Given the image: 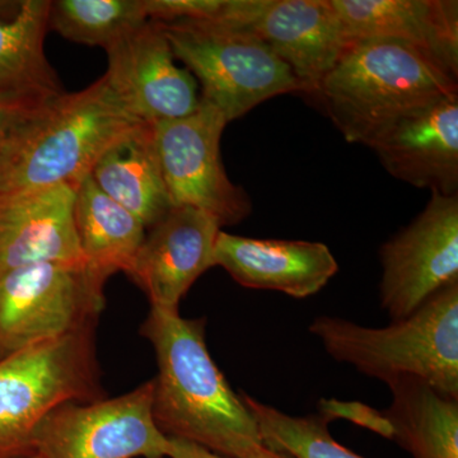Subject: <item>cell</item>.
<instances>
[{
    "label": "cell",
    "instance_id": "2e32d148",
    "mask_svg": "<svg viewBox=\"0 0 458 458\" xmlns=\"http://www.w3.org/2000/svg\"><path fill=\"white\" fill-rule=\"evenodd\" d=\"M372 149L397 180L457 195L458 93L401 120Z\"/></svg>",
    "mask_w": 458,
    "mask_h": 458
},
{
    "label": "cell",
    "instance_id": "5b68a950",
    "mask_svg": "<svg viewBox=\"0 0 458 458\" xmlns=\"http://www.w3.org/2000/svg\"><path fill=\"white\" fill-rule=\"evenodd\" d=\"M96 325L0 360V458L32 454V436L51 410L69 401L104 400Z\"/></svg>",
    "mask_w": 458,
    "mask_h": 458
},
{
    "label": "cell",
    "instance_id": "7402d4cb",
    "mask_svg": "<svg viewBox=\"0 0 458 458\" xmlns=\"http://www.w3.org/2000/svg\"><path fill=\"white\" fill-rule=\"evenodd\" d=\"M147 21L143 0H56L49 12V29L105 50Z\"/></svg>",
    "mask_w": 458,
    "mask_h": 458
},
{
    "label": "cell",
    "instance_id": "484cf974",
    "mask_svg": "<svg viewBox=\"0 0 458 458\" xmlns=\"http://www.w3.org/2000/svg\"><path fill=\"white\" fill-rule=\"evenodd\" d=\"M168 458H225L182 439L170 438Z\"/></svg>",
    "mask_w": 458,
    "mask_h": 458
},
{
    "label": "cell",
    "instance_id": "e0dca14e",
    "mask_svg": "<svg viewBox=\"0 0 458 458\" xmlns=\"http://www.w3.org/2000/svg\"><path fill=\"white\" fill-rule=\"evenodd\" d=\"M74 203L71 185L0 199V276L42 262L84 260Z\"/></svg>",
    "mask_w": 458,
    "mask_h": 458
},
{
    "label": "cell",
    "instance_id": "9a60e30c",
    "mask_svg": "<svg viewBox=\"0 0 458 458\" xmlns=\"http://www.w3.org/2000/svg\"><path fill=\"white\" fill-rule=\"evenodd\" d=\"M349 40L405 42L458 77L456 0H331Z\"/></svg>",
    "mask_w": 458,
    "mask_h": 458
},
{
    "label": "cell",
    "instance_id": "ac0fdd59",
    "mask_svg": "<svg viewBox=\"0 0 458 458\" xmlns=\"http://www.w3.org/2000/svg\"><path fill=\"white\" fill-rule=\"evenodd\" d=\"M101 191L150 229L172 209L157 156L153 126H137L102 153L90 171Z\"/></svg>",
    "mask_w": 458,
    "mask_h": 458
},
{
    "label": "cell",
    "instance_id": "277c9868",
    "mask_svg": "<svg viewBox=\"0 0 458 458\" xmlns=\"http://www.w3.org/2000/svg\"><path fill=\"white\" fill-rule=\"evenodd\" d=\"M310 333L331 358L363 375L385 384L394 377H417L443 396L458 400V282L388 327H366L319 316Z\"/></svg>",
    "mask_w": 458,
    "mask_h": 458
},
{
    "label": "cell",
    "instance_id": "83f0119b",
    "mask_svg": "<svg viewBox=\"0 0 458 458\" xmlns=\"http://www.w3.org/2000/svg\"><path fill=\"white\" fill-rule=\"evenodd\" d=\"M20 458H42L40 454H30L27 456L20 457Z\"/></svg>",
    "mask_w": 458,
    "mask_h": 458
},
{
    "label": "cell",
    "instance_id": "d4e9b609",
    "mask_svg": "<svg viewBox=\"0 0 458 458\" xmlns=\"http://www.w3.org/2000/svg\"><path fill=\"white\" fill-rule=\"evenodd\" d=\"M318 414L330 419H345L355 426L372 430L386 439H393L394 428L386 418L384 411H379L360 401H340L336 399H321L318 403Z\"/></svg>",
    "mask_w": 458,
    "mask_h": 458
},
{
    "label": "cell",
    "instance_id": "8992f818",
    "mask_svg": "<svg viewBox=\"0 0 458 458\" xmlns=\"http://www.w3.org/2000/svg\"><path fill=\"white\" fill-rule=\"evenodd\" d=\"M158 23L174 57L200 82V98L228 123L276 96L302 93L289 66L247 27L216 21Z\"/></svg>",
    "mask_w": 458,
    "mask_h": 458
},
{
    "label": "cell",
    "instance_id": "603a6c76",
    "mask_svg": "<svg viewBox=\"0 0 458 458\" xmlns=\"http://www.w3.org/2000/svg\"><path fill=\"white\" fill-rule=\"evenodd\" d=\"M241 399L258 423L262 441L271 451L291 458H363L337 443L321 414L292 417L247 394Z\"/></svg>",
    "mask_w": 458,
    "mask_h": 458
},
{
    "label": "cell",
    "instance_id": "3957f363",
    "mask_svg": "<svg viewBox=\"0 0 458 458\" xmlns=\"http://www.w3.org/2000/svg\"><path fill=\"white\" fill-rule=\"evenodd\" d=\"M458 93L428 54L394 40L355 42L315 98L349 143L375 146L401 120Z\"/></svg>",
    "mask_w": 458,
    "mask_h": 458
},
{
    "label": "cell",
    "instance_id": "9c48e42d",
    "mask_svg": "<svg viewBox=\"0 0 458 458\" xmlns=\"http://www.w3.org/2000/svg\"><path fill=\"white\" fill-rule=\"evenodd\" d=\"M227 123L221 110L200 98L189 116L153 125L172 207L203 210L222 227L242 222L252 208L245 190L229 180L223 165L221 138Z\"/></svg>",
    "mask_w": 458,
    "mask_h": 458
},
{
    "label": "cell",
    "instance_id": "30bf717a",
    "mask_svg": "<svg viewBox=\"0 0 458 458\" xmlns=\"http://www.w3.org/2000/svg\"><path fill=\"white\" fill-rule=\"evenodd\" d=\"M379 259V301L393 321L458 282V195L432 191L423 212L382 245Z\"/></svg>",
    "mask_w": 458,
    "mask_h": 458
},
{
    "label": "cell",
    "instance_id": "ffe728a7",
    "mask_svg": "<svg viewBox=\"0 0 458 458\" xmlns=\"http://www.w3.org/2000/svg\"><path fill=\"white\" fill-rule=\"evenodd\" d=\"M74 223L81 252L93 270L107 279L129 274L147 228L101 191L90 174L75 189Z\"/></svg>",
    "mask_w": 458,
    "mask_h": 458
},
{
    "label": "cell",
    "instance_id": "6da1fadb",
    "mask_svg": "<svg viewBox=\"0 0 458 458\" xmlns=\"http://www.w3.org/2000/svg\"><path fill=\"white\" fill-rule=\"evenodd\" d=\"M140 334L156 352L152 411L165 437L225 458H291L267 448L255 418L214 363L205 318L150 309Z\"/></svg>",
    "mask_w": 458,
    "mask_h": 458
},
{
    "label": "cell",
    "instance_id": "cb8c5ba5",
    "mask_svg": "<svg viewBox=\"0 0 458 458\" xmlns=\"http://www.w3.org/2000/svg\"><path fill=\"white\" fill-rule=\"evenodd\" d=\"M60 93L41 89H0V150L23 123Z\"/></svg>",
    "mask_w": 458,
    "mask_h": 458
},
{
    "label": "cell",
    "instance_id": "4316f807",
    "mask_svg": "<svg viewBox=\"0 0 458 458\" xmlns=\"http://www.w3.org/2000/svg\"><path fill=\"white\" fill-rule=\"evenodd\" d=\"M22 2L18 0H0V20H12L20 12Z\"/></svg>",
    "mask_w": 458,
    "mask_h": 458
},
{
    "label": "cell",
    "instance_id": "7c38bea8",
    "mask_svg": "<svg viewBox=\"0 0 458 458\" xmlns=\"http://www.w3.org/2000/svg\"><path fill=\"white\" fill-rule=\"evenodd\" d=\"M221 223L190 207L172 208L148 229L128 276L143 289L152 309L179 312L183 295L212 269Z\"/></svg>",
    "mask_w": 458,
    "mask_h": 458
},
{
    "label": "cell",
    "instance_id": "ba28073f",
    "mask_svg": "<svg viewBox=\"0 0 458 458\" xmlns=\"http://www.w3.org/2000/svg\"><path fill=\"white\" fill-rule=\"evenodd\" d=\"M153 381L114 399L69 401L51 410L32 436L42 458H168L170 438L153 419Z\"/></svg>",
    "mask_w": 458,
    "mask_h": 458
},
{
    "label": "cell",
    "instance_id": "7a4b0ae2",
    "mask_svg": "<svg viewBox=\"0 0 458 458\" xmlns=\"http://www.w3.org/2000/svg\"><path fill=\"white\" fill-rule=\"evenodd\" d=\"M143 123L105 75L89 89L60 93L0 150V199L59 185L77 189L114 141Z\"/></svg>",
    "mask_w": 458,
    "mask_h": 458
},
{
    "label": "cell",
    "instance_id": "44dd1931",
    "mask_svg": "<svg viewBox=\"0 0 458 458\" xmlns=\"http://www.w3.org/2000/svg\"><path fill=\"white\" fill-rule=\"evenodd\" d=\"M50 0H23L12 20H0V89L63 92L45 55Z\"/></svg>",
    "mask_w": 458,
    "mask_h": 458
},
{
    "label": "cell",
    "instance_id": "5bb4252c",
    "mask_svg": "<svg viewBox=\"0 0 458 458\" xmlns=\"http://www.w3.org/2000/svg\"><path fill=\"white\" fill-rule=\"evenodd\" d=\"M213 267H221L238 284L282 292L294 298L318 293L339 271L325 243L259 240L219 232Z\"/></svg>",
    "mask_w": 458,
    "mask_h": 458
},
{
    "label": "cell",
    "instance_id": "52a82bcc",
    "mask_svg": "<svg viewBox=\"0 0 458 458\" xmlns=\"http://www.w3.org/2000/svg\"><path fill=\"white\" fill-rule=\"evenodd\" d=\"M107 280L84 260L42 262L0 276V360L98 324Z\"/></svg>",
    "mask_w": 458,
    "mask_h": 458
},
{
    "label": "cell",
    "instance_id": "8fae6325",
    "mask_svg": "<svg viewBox=\"0 0 458 458\" xmlns=\"http://www.w3.org/2000/svg\"><path fill=\"white\" fill-rule=\"evenodd\" d=\"M105 77L117 98L141 123L182 119L197 111L200 98L194 75L174 63V51L157 21L126 33L106 49Z\"/></svg>",
    "mask_w": 458,
    "mask_h": 458
},
{
    "label": "cell",
    "instance_id": "4fadbf2b",
    "mask_svg": "<svg viewBox=\"0 0 458 458\" xmlns=\"http://www.w3.org/2000/svg\"><path fill=\"white\" fill-rule=\"evenodd\" d=\"M247 29L289 66L302 93L312 98L352 45L331 0H264Z\"/></svg>",
    "mask_w": 458,
    "mask_h": 458
},
{
    "label": "cell",
    "instance_id": "d6986e66",
    "mask_svg": "<svg viewBox=\"0 0 458 458\" xmlns=\"http://www.w3.org/2000/svg\"><path fill=\"white\" fill-rule=\"evenodd\" d=\"M386 385L393 396L384 411L393 441L414 458H458V400L417 377H394Z\"/></svg>",
    "mask_w": 458,
    "mask_h": 458
}]
</instances>
